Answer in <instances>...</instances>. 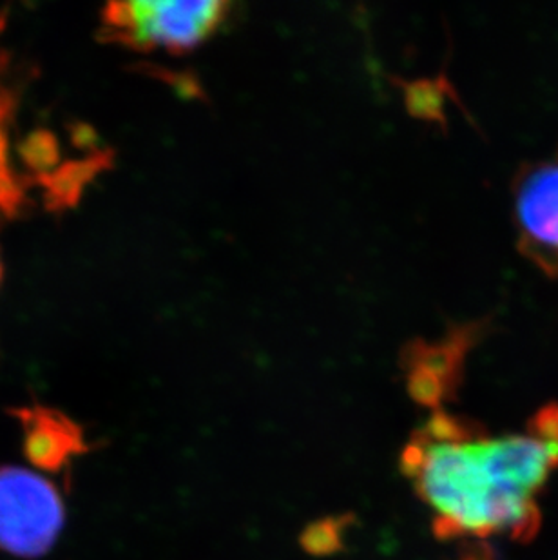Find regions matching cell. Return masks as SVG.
<instances>
[{"instance_id":"obj_5","label":"cell","mask_w":558,"mask_h":560,"mask_svg":"<svg viewBox=\"0 0 558 560\" xmlns=\"http://www.w3.org/2000/svg\"><path fill=\"white\" fill-rule=\"evenodd\" d=\"M4 26L0 24V35ZM10 55L0 44V222L13 220L30 203V178L19 170L13 131H15L19 95L11 80Z\"/></svg>"},{"instance_id":"obj_8","label":"cell","mask_w":558,"mask_h":560,"mask_svg":"<svg viewBox=\"0 0 558 560\" xmlns=\"http://www.w3.org/2000/svg\"><path fill=\"white\" fill-rule=\"evenodd\" d=\"M352 523V513L317 518L301 532L300 546L305 553L317 559L337 556L345 550V535Z\"/></svg>"},{"instance_id":"obj_7","label":"cell","mask_w":558,"mask_h":560,"mask_svg":"<svg viewBox=\"0 0 558 560\" xmlns=\"http://www.w3.org/2000/svg\"><path fill=\"white\" fill-rule=\"evenodd\" d=\"M22 416L30 435V448L46 450L51 465L85 448L80 430L60 413L35 408L22 412Z\"/></svg>"},{"instance_id":"obj_4","label":"cell","mask_w":558,"mask_h":560,"mask_svg":"<svg viewBox=\"0 0 558 560\" xmlns=\"http://www.w3.org/2000/svg\"><path fill=\"white\" fill-rule=\"evenodd\" d=\"M516 247L558 280V148L549 159L524 162L511 184Z\"/></svg>"},{"instance_id":"obj_9","label":"cell","mask_w":558,"mask_h":560,"mask_svg":"<svg viewBox=\"0 0 558 560\" xmlns=\"http://www.w3.org/2000/svg\"><path fill=\"white\" fill-rule=\"evenodd\" d=\"M443 82H422L411 91V102L417 113L428 118H443Z\"/></svg>"},{"instance_id":"obj_1","label":"cell","mask_w":558,"mask_h":560,"mask_svg":"<svg viewBox=\"0 0 558 560\" xmlns=\"http://www.w3.org/2000/svg\"><path fill=\"white\" fill-rule=\"evenodd\" d=\"M558 468V402L538 408L519 434L490 435L439 410L400 454V471L435 513V534L527 540L540 528V504Z\"/></svg>"},{"instance_id":"obj_3","label":"cell","mask_w":558,"mask_h":560,"mask_svg":"<svg viewBox=\"0 0 558 560\" xmlns=\"http://www.w3.org/2000/svg\"><path fill=\"white\" fill-rule=\"evenodd\" d=\"M62 526L63 502L51 482L26 468H0V550L44 556Z\"/></svg>"},{"instance_id":"obj_10","label":"cell","mask_w":558,"mask_h":560,"mask_svg":"<svg viewBox=\"0 0 558 560\" xmlns=\"http://www.w3.org/2000/svg\"><path fill=\"white\" fill-rule=\"evenodd\" d=\"M0 280H2V261H0Z\"/></svg>"},{"instance_id":"obj_2","label":"cell","mask_w":558,"mask_h":560,"mask_svg":"<svg viewBox=\"0 0 558 560\" xmlns=\"http://www.w3.org/2000/svg\"><path fill=\"white\" fill-rule=\"evenodd\" d=\"M217 0L116 2L102 15V30L115 43L137 49L189 51L204 43L225 16Z\"/></svg>"},{"instance_id":"obj_6","label":"cell","mask_w":558,"mask_h":560,"mask_svg":"<svg viewBox=\"0 0 558 560\" xmlns=\"http://www.w3.org/2000/svg\"><path fill=\"white\" fill-rule=\"evenodd\" d=\"M483 332H485V323H474V325L457 328L443 343L421 347L417 350L416 369L430 372L443 381L452 396V392L455 390V386L463 375L466 352Z\"/></svg>"}]
</instances>
